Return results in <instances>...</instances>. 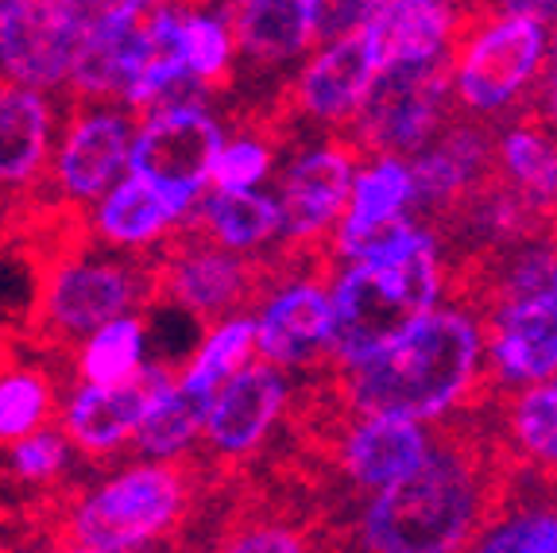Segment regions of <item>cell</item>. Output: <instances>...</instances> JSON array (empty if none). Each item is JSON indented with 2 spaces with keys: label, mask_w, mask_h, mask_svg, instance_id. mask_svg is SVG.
I'll use <instances>...</instances> for the list:
<instances>
[{
  "label": "cell",
  "mask_w": 557,
  "mask_h": 553,
  "mask_svg": "<svg viewBox=\"0 0 557 553\" xmlns=\"http://www.w3.org/2000/svg\"><path fill=\"white\" fill-rule=\"evenodd\" d=\"M341 410H392L442 426L484 388V306L445 294L407 333L352 368H333Z\"/></svg>",
  "instance_id": "cell-1"
},
{
  "label": "cell",
  "mask_w": 557,
  "mask_h": 553,
  "mask_svg": "<svg viewBox=\"0 0 557 553\" xmlns=\"http://www.w3.org/2000/svg\"><path fill=\"white\" fill-rule=\"evenodd\" d=\"M496 511V472L480 445L453 426L407 476L368 492L357 519L360 550L375 553H453L469 550Z\"/></svg>",
  "instance_id": "cell-2"
},
{
  "label": "cell",
  "mask_w": 557,
  "mask_h": 553,
  "mask_svg": "<svg viewBox=\"0 0 557 553\" xmlns=\"http://www.w3.org/2000/svg\"><path fill=\"white\" fill-rule=\"evenodd\" d=\"M449 294L442 236L418 229L399 251L375 260L337 263L330 275L333 341L330 368H352L380 353L387 341L407 333Z\"/></svg>",
  "instance_id": "cell-3"
},
{
  "label": "cell",
  "mask_w": 557,
  "mask_h": 553,
  "mask_svg": "<svg viewBox=\"0 0 557 553\" xmlns=\"http://www.w3.org/2000/svg\"><path fill=\"white\" fill-rule=\"evenodd\" d=\"M198 465L186 453L132 465L54 511L44 545L74 553H132L178 534L198 500Z\"/></svg>",
  "instance_id": "cell-4"
},
{
  "label": "cell",
  "mask_w": 557,
  "mask_h": 553,
  "mask_svg": "<svg viewBox=\"0 0 557 553\" xmlns=\"http://www.w3.org/2000/svg\"><path fill=\"white\" fill-rule=\"evenodd\" d=\"M78 236L82 229L47 256L35 286L32 337L47 348H70L101 321L151 306L156 294L148 251L136 256L113 248L109 256H97L78 248Z\"/></svg>",
  "instance_id": "cell-5"
},
{
  "label": "cell",
  "mask_w": 557,
  "mask_h": 553,
  "mask_svg": "<svg viewBox=\"0 0 557 553\" xmlns=\"http://www.w3.org/2000/svg\"><path fill=\"white\" fill-rule=\"evenodd\" d=\"M549 59V27L519 12H487L469 20L453 47V109L480 121L515 113Z\"/></svg>",
  "instance_id": "cell-6"
},
{
  "label": "cell",
  "mask_w": 557,
  "mask_h": 553,
  "mask_svg": "<svg viewBox=\"0 0 557 553\" xmlns=\"http://www.w3.org/2000/svg\"><path fill=\"white\" fill-rule=\"evenodd\" d=\"M148 256L151 279H156L151 306H174L201 325H213L228 314L252 310L260 303V294L275 283L271 256L228 251L186 225H174Z\"/></svg>",
  "instance_id": "cell-7"
},
{
  "label": "cell",
  "mask_w": 557,
  "mask_h": 553,
  "mask_svg": "<svg viewBox=\"0 0 557 553\" xmlns=\"http://www.w3.org/2000/svg\"><path fill=\"white\" fill-rule=\"evenodd\" d=\"M449 62L453 54L383 62L357 116L345 124V139L357 147V156L392 151L410 159L437 136V128L457 113Z\"/></svg>",
  "instance_id": "cell-8"
},
{
  "label": "cell",
  "mask_w": 557,
  "mask_h": 553,
  "mask_svg": "<svg viewBox=\"0 0 557 553\" xmlns=\"http://www.w3.org/2000/svg\"><path fill=\"white\" fill-rule=\"evenodd\" d=\"M271 263H275V283L252 306L256 356L287 368V372L330 364L333 263L322 256H302V260L287 263L278 260V251H271Z\"/></svg>",
  "instance_id": "cell-9"
},
{
  "label": "cell",
  "mask_w": 557,
  "mask_h": 553,
  "mask_svg": "<svg viewBox=\"0 0 557 553\" xmlns=\"http://www.w3.org/2000/svg\"><path fill=\"white\" fill-rule=\"evenodd\" d=\"M221 139L225 132H221L218 116H209L201 101L156 105L136 124L124 171L148 179L183 213H190V206L209 186Z\"/></svg>",
  "instance_id": "cell-10"
},
{
  "label": "cell",
  "mask_w": 557,
  "mask_h": 553,
  "mask_svg": "<svg viewBox=\"0 0 557 553\" xmlns=\"http://www.w3.org/2000/svg\"><path fill=\"white\" fill-rule=\"evenodd\" d=\"M484 306V380L519 391L557 376V294L487 298Z\"/></svg>",
  "instance_id": "cell-11"
},
{
  "label": "cell",
  "mask_w": 557,
  "mask_h": 553,
  "mask_svg": "<svg viewBox=\"0 0 557 553\" xmlns=\"http://www.w3.org/2000/svg\"><path fill=\"white\" fill-rule=\"evenodd\" d=\"M290 407L287 368L256 360L240 364L209 398L201 438L213 460H244L260 450Z\"/></svg>",
  "instance_id": "cell-12"
},
{
  "label": "cell",
  "mask_w": 557,
  "mask_h": 553,
  "mask_svg": "<svg viewBox=\"0 0 557 553\" xmlns=\"http://www.w3.org/2000/svg\"><path fill=\"white\" fill-rule=\"evenodd\" d=\"M136 113L104 109L94 101H74V113L66 116L59 151L51 156V182L62 201H94L124 174L128 147L136 136Z\"/></svg>",
  "instance_id": "cell-13"
},
{
  "label": "cell",
  "mask_w": 557,
  "mask_h": 553,
  "mask_svg": "<svg viewBox=\"0 0 557 553\" xmlns=\"http://www.w3.org/2000/svg\"><path fill=\"white\" fill-rule=\"evenodd\" d=\"M357 147L348 139L313 144L278 171V213H283V241L278 244H325L333 225L345 213L348 182L357 171Z\"/></svg>",
  "instance_id": "cell-14"
},
{
  "label": "cell",
  "mask_w": 557,
  "mask_h": 553,
  "mask_svg": "<svg viewBox=\"0 0 557 553\" xmlns=\"http://www.w3.org/2000/svg\"><path fill=\"white\" fill-rule=\"evenodd\" d=\"M178 376L166 364H139L136 372L113 383H82L74 395L62 403L59 430L66 441L86 457L124 450L136 433L139 418L148 415L151 403L163 395Z\"/></svg>",
  "instance_id": "cell-15"
},
{
  "label": "cell",
  "mask_w": 557,
  "mask_h": 553,
  "mask_svg": "<svg viewBox=\"0 0 557 553\" xmlns=\"http://www.w3.org/2000/svg\"><path fill=\"white\" fill-rule=\"evenodd\" d=\"M410 174H414V213L434 221L445 217L496 174L492 121L453 113L437 128V136L410 156Z\"/></svg>",
  "instance_id": "cell-16"
},
{
  "label": "cell",
  "mask_w": 557,
  "mask_h": 553,
  "mask_svg": "<svg viewBox=\"0 0 557 553\" xmlns=\"http://www.w3.org/2000/svg\"><path fill=\"white\" fill-rule=\"evenodd\" d=\"M434 445V426L392 410H345L333 433V460L357 492H380L407 476Z\"/></svg>",
  "instance_id": "cell-17"
},
{
  "label": "cell",
  "mask_w": 557,
  "mask_h": 553,
  "mask_svg": "<svg viewBox=\"0 0 557 553\" xmlns=\"http://www.w3.org/2000/svg\"><path fill=\"white\" fill-rule=\"evenodd\" d=\"M380 66L383 59L368 27L337 35V39H322V47L306 59L290 86V109L325 128H345L357 116Z\"/></svg>",
  "instance_id": "cell-18"
},
{
  "label": "cell",
  "mask_w": 557,
  "mask_h": 553,
  "mask_svg": "<svg viewBox=\"0 0 557 553\" xmlns=\"http://www.w3.org/2000/svg\"><path fill=\"white\" fill-rule=\"evenodd\" d=\"M78 32L59 0H0V78L35 89L66 86Z\"/></svg>",
  "instance_id": "cell-19"
},
{
  "label": "cell",
  "mask_w": 557,
  "mask_h": 553,
  "mask_svg": "<svg viewBox=\"0 0 557 553\" xmlns=\"http://www.w3.org/2000/svg\"><path fill=\"white\" fill-rule=\"evenodd\" d=\"M54 105L47 89L0 78V209L39 191L51 171Z\"/></svg>",
  "instance_id": "cell-20"
},
{
  "label": "cell",
  "mask_w": 557,
  "mask_h": 553,
  "mask_svg": "<svg viewBox=\"0 0 557 553\" xmlns=\"http://www.w3.org/2000/svg\"><path fill=\"white\" fill-rule=\"evenodd\" d=\"M465 24H469L465 0H383L364 27L380 59L399 62L453 54Z\"/></svg>",
  "instance_id": "cell-21"
},
{
  "label": "cell",
  "mask_w": 557,
  "mask_h": 553,
  "mask_svg": "<svg viewBox=\"0 0 557 553\" xmlns=\"http://www.w3.org/2000/svg\"><path fill=\"white\" fill-rule=\"evenodd\" d=\"M225 12L252 66H283L318 44V0H225Z\"/></svg>",
  "instance_id": "cell-22"
},
{
  "label": "cell",
  "mask_w": 557,
  "mask_h": 553,
  "mask_svg": "<svg viewBox=\"0 0 557 553\" xmlns=\"http://www.w3.org/2000/svg\"><path fill=\"white\" fill-rule=\"evenodd\" d=\"M94 201L97 206L89 213V233L121 251H151L174 225H183L186 217L163 191H156L148 179L132 171H124Z\"/></svg>",
  "instance_id": "cell-23"
},
{
  "label": "cell",
  "mask_w": 557,
  "mask_h": 553,
  "mask_svg": "<svg viewBox=\"0 0 557 553\" xmlns=\"http://www.w3.org/2000/svg\"><path fill=\"white\" fill-rule=\"evenodd\" d=\"M183 225L201 233L206 241L221 244L228 251H268L271 244L283 241V213H278L275 194H263L260 186L252 191H218L209 186L183 217Z\"/></svg>",
  "instance_id": "cell-24"
},
{
  "label": "cell",
  "mask_w": 557,
  "mask_h": 553,
  "mask_svg": "<svg viewBox=\"0 0 557 553\" xmlns=\"http://www.w3.org/2000/svg\"><path fill=\"white\" fill-rule=\"evenodd\" d=\"M496 179L542 221L557 217V136L534 116L496 128Z\"/></svg>",
  "instance_id": "cell-25"
},
{
  "label": "cell",
  "mask_w": 557,
  "mask_h": 553,
  "mask_svg": "<svg viewBox=\"0 0 557 553\" xmlns=\"http://www.w3.org/2000/svg\"><path fill=\"white\" fill-rule=\"evenodd\" d=\"M437 221L449 225V233L465 248H476L480 256H492V251L507 248V244L522 241V236L542 233V217L496 174L484 186H476L461 206H453L445 217H437Z\"/></svg>",
  "instance_id": "cell-26"
},
{
  "label": "cell",
  "mask_w": 557,
  "mask_h": 553,
  "mask_svg": "<svg viewBox=\"0 0 557 553\" xmlns=\"http://www.w3.org/2000/svg\"><path fill=\"white\" fill-rule=\"evenodd\" d=\"M144 16L128 27L82 39L66 78L74 101H109V97L121 101L128 82L136 78L144 59H148V20Z\"/></svg>",
  "instance_id": "cell-27"
},
{
  "label": "cell",
  "mask_w": 557,
  "mask_h": 553,
  "mask_svg": "<svg viewBox=\"0 0 557 553\" xmlns=\"http://www.w3.org/2000/svg\"><path fill=\"white\" fill-rule=\"evenodd\" d=\"M414 213V174H410L407 156H392V151H375V156H360L352 182H348V201L345 213L333 229H360L392 225L399 217Z\"/></svg>",
  "instance_id": "cell-28"
},
{
  "label": "cell",
  "mask_w": 557,
  "mask_h": 553,
  "mask_svg": "<svg viewBox=\"0 0 557 553\" xmlns=\"http://www.w3.org/2000/svg\"><path fill=\"white\" fill-rule=\"evenodd\" d=\"M504 430L522 465L557 472V376L511 391L504 407Z\"/></svg>",
  "instance_id": "cell-29"
},
{
  "label": "cell",
  "mask_w": 557,
  "mask_h": 553,
  "mask_svg": "<svg viewBox=\"0 0 557 553\" xmlns=\"http://www.w3.org/2000/svg\"><path fill=\"white\" fill-rule=\"evenodd\" d=\"M487 275L476 298H522V294H557V236H522L507 248L484 256Z\"/></svg>",
  "instance_id": "cell-30"
},
{
  "label": "cell",
  "mask_w": 557,
  "mask_h": 553,
  "mask_svg": "<svg viewBox=\"0 0 557 553\" xmlns=\"http://www.w3.org/2000/svg\"><path fill=\"white\" fill-rule=\"evenodd\" d=\"M252 356H256L252 310L228 314V318L209 325V333L201 337L198 353L190 356V364L183 368L178 383H183L186 391H194V395L213 398V391H218L240 364L252 360Z\"/></svg>",
  "instance_id": "cell-31"
},
{
  "label": "cell",
  "mask_w": 557,
  "mask_h": 553,
  "mask_svg": "<svg viewBox=\"0 0 557 553\" xmlns=\"http://www.w3.org/2000/svg\"><path fill=\"white\" fill-rule=\"evenodd\" d=\"M144 348H148V318L132 314H116V318L101 321L89 329L74 356L82 383H113L132 376L144 364Z\"/></svg>",
  "instance_id": "cell-32"
},
{
  "label": "cell",
  "mask_w": 557,
  "mask_h": 553,
  "mask_svg": "<svg viewBox=\"0 0 557 553\" xmlns=\"http://www.w3.org/2000/svg\"><path fill=\"white\" fill-rule=\"evenodd\" d=\"M209 398L186 391L183 383L174 380L163 395L151 403V410L139 418L136 433H132V445H136L139 457L163 460L178 457L201 438V422H206Z\"/></svg>",
  "instance_id": "cell-33"
},
{
  "label": "cell",
  "mask_w": 557,
  "mask_h": 553,
  "mask_svg": "<svg viewBox=\"0 0 557 553\" xmlns=\"http://www.w3.org/2000/svg\"><path fill=\"white\" fill-rule=\"evenodd\" d=\"M54 415L59 407H54L51 376L27 368V364L0 368V450L47 426Z\"/></svg>",
  "instance_id": "cell-34"
},
{
  "label": "cell",
  "mask_w": 557,
  "mask_h": 553,
  "mask_svg": "<svg viewBox=\"0 0 557 553\" xmlns=\"http://www.w3.org/2000/svg\"><path fill=\"white\" fill-rule=\"evenodd\" d=\"M236 35L225 9L186 4V66L206 89H225L233 78Z\"/></svg>",
  "instance_id": "cell-35"
},
{
  "label": "cell",
  "mask_w": 557,
  "mask_h": 553,
  "mask_svg": "<svg viewBox=\"0 0 557 553\" xmlns=\"http://www.w3.org/2000/svg\"><path fill=\"white\" fill-rule=\"evenodd\" d=\"M476 553H557V507H519L496 515L476 530Z\"/></svg>",
  "instance_id": "cell-36"
},
{
  "label": "cell",
  "mask_w": 557,
  "mask_h": 553,
  "mask_svg": "<svg viewBox=\"0 0 557 553\" xmlns=\"http://www.w3.org/2000/svg\"><path fill=\"white\" fill-rule=\"evenodd\" d=\"M275 171V144L268 132H244L236 139H221L213 171H209V186L218 191H252L263 186Z\"/></svg>",
  "instance_id": "cell-37"
},
{
  "label": "cell",
  "mask_w": 557,
  "mask_h": 553,
  "mask_svg": "<svg viewBox=\"0 0 557 553\" xmlns=\"http://www.w3.org/2000/svg\"><path fill=\"white\" fill-rule=\"evenodd\" d=\"M70 460V441L59 426H39L27 438L12 441L9 445V472L12 480H24V484L44 488L51 480H59L62 468Z\"/></svg>",
  "instance_id": "cell-38"
},
{
  "label": "cell",
  "mask_w": 557,
  "mask_h": 553,
  "mask_svg": "<svg viewBox=\"0 0 557 553\" xmlns=\"http://www.w3.org/2000/svg\"><path fill=\"white\" fill-rule=\"evenodd\" d=\"M218 545L236 553H302L313 542L306 538V530L290 527L283 519H248L228 527L225 538H218Z\"/></svg>",
  "instance_id": "cell-39"
},
{
  "label": "cell",
  "mask_w": 557,
  "mask_h": 553,
  "mask_svg": "<svg viewBox=\"0 0 557 553\" xmlns=\"http://www.w3.org/2000/svg\"><path fill=\"white\" fill-rule=\"evenodd\" d=\"M70 27L78 32V44L89 35L116 32V27L136 24L148 12V0H59Z\"/></svg>",
  "instance_id": "cell-40"
},
{
  "label": "cell",
  "mask_w": 557,
  "mask_h": 553,
  "mask_svg": "<svg viewBox=\"0 0 557 553\" xmlns=\"http://www.w3.org/2000/svg\"><path fill=\"white\" fill-rule=\"evenodd\" d=\"M383 0H318V44L360 32L380 12Z\"/></svg>",
  "instance_id": "cell-41"
},
{
  "label": "cell",
  "mask_w": 557,
  "mask_h": 553,
  "mask_svg": "<svg viewBox=\"0 0 557 553\" xmlns=\"http://www.w3.org/2000/svg\"><path fill=\"white\" fill-rule=\"evenodd\" d=\"M531 101H534L531 116L542 121L557 136V51H549L546 66H542L539 82H534V89H531Z\"/></svg>",
  "instance_id": "cell-42"
},
{
  "label": "cell",
  "mask_w": 557,
  "mask_h": 553,
  "mask_svg": "<svg viewBox=\"0 0 557 553\" xmlns=\"http://www.w3.org/2000/svg\"><path fill=\"white\" fill-rule=\"evenodd\" d=\"M496 12H519V16H534L546 27L557 24V0H492Z\"/></svg>",
  "instance_id": "cell-43"
},
{
  "label": "cell",
  "mask_w": 557,
  "mask_h": 553,
  "mask_svg": "<svg viewBox=\"0 0 557 553\" xmlns=\"http://www.w3.org/2000/svg\"><path fill=\"white\" fill-rule=\"evenodd\" d=\"M151 4H166V0H148V9ZM183 4H206V0H183Z\"/></svg>",
  "instance_id": "cell-44"
}]
</instances>
